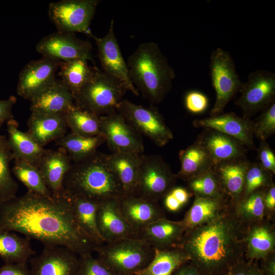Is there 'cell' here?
<instances>
[{
    "instance_id": "19",
    "label": "cell",
    "mask_w": 275,
    "mask_h": 275,
    "mask_svg": "<svg viewBox=\"0 0 275 275\" xmlns=\"http://www.w3.org/2000/svg\"><path fill=\"white\" fill-rule=\"evenodd\" d=\"M193 124L195 127L209 128L227 134L248 147H254L252 122L248 119L240 118L234 113L196 119Z\"/></svg>"
},
{
    "instance_id": "47",
    "label": "cell",
    "mask_w": 275,
    "mask_h": 275,
    "mask_svg": "<svg viewBox=\"0 0 275 275\" xmlns=\"http://www.w3.org/2000/svg\"><path fill=\"white\" fill-rule=\"evenodd\" d=\"M16 100V97L12 95L7 99L0 100V131L5 122L14 119L12 108Z\"/></svg>"
},
{
    "instance_id": "12",
    "label": "cell",
    "mask_w": 275,
    "mask_h": 275,
    "mask_svg": "<svg viewBox=\"0 0 275 275\" xmlns=\"http://www.w3.org/2000/svg\"><path fill=\"white\" fill-rule=\"evenodd\" d=\"M36 49L44 57L58 61L81 59L94 62L90 42L73 33L57 31L47 35L37 44Z\"/></svg>"
},
{
    "instance_id": "36",
    "label": "cell",
    "mask_w": 275,
    "mask_h": 275,
    "mask_svg": "<svg viewBox=\"0 0 275 275\" xmlns=\"http://www.w3.org/2000/svg\"><path fill=\"white\" fill-rule=\"evenodd\" d=\"M245 244L248 258L264 259L269 256L274 249V233L268 226L255 227L246 235Z\"/></svg>"
},
{
    "instance_id": "14",
    "label": "cell",
    "mask_w": 275,
    "mask_h": 275,
    "mask_svg": "<svg viewBox=\"0 0 275 275\" xmlns=\"http://www.w3.org/2000/svg\"><path fill=\"white\" fill-rule=\"evenodd\" d=\"M91 37L97 46L99 60L103 71L121 81L127 91L135 96L140 93L134 86L129 76L127 63L125 61L114 31V20L111 21L106 34L99 38Z\"/></svg>"
},
{
    "instance_id": "42",
    "label": "cell",
    "mask_w": 275,
    "mask_h": 275,
    "mask_svg": "<svg viewBox=\"0 0 275 275\" xmlns=\"http://www.w3.org/2000/svg\"><path fill=\"white\" fill-rule=\"evenodd\" d=\"M268 173L258 163H250L245 179V195H250L265 184Z\"/></svg>"
},
{
    "instance_id": "3",
    "label": "cell",
    "mask_w": 275,
    "mask_h": 275,
    "mask_svg": "<svg viewBox=\"0 0 275 275\" xmlns=\"http://www.w3.org/2000/svg\"><path fill=\"white\" fill-rule=\"evenodd\" d=\"M131 80L139 93L152 103H159L170 91L174 70L153 42L141 43L128 58Z\"/></svg>"
},
{
    "instance_id": "48",
    "label": "cell",
    "mask_w": 275,
    "mask_h": 275,
    "mask_svg": "<svg viewBox=\"0 0 275 275\" xmlns=\"http://www.w3.org/2000/svg\"><path fill=\"white\" fill-rule=\"evenodd\" d=\"M0 275H30V271L26 263H4Z\"/></svg>"
},
{
    "instance_id": "39",
    "label": "cell",
    "mask_w": 275,
    "mask_h": 275,
    "mask_svg": "<svg viewBox=\"0 0 275 275\" xmlns=\"http://www.w3.org/2000/svg\"><path fill=\"white\" fill-rule=\"evenodd\" d=\"M189 187L196 196L221 198L223 188L213 167L188 180Z\"/></svg>"
},
{
    "instance_id": "45",
    "label": "cell",
    "mask_w": 275,
    "mask_h": 275,
    "mask_svg": "<svg viewBox=\"0 0 275 275\" xmlns=\"http://www.w3.org/2000/svg\"><path fill=\"white\" fill-rule=\"evenodd\" d=\"M258 163L266 171L275 173V155L265 141H261L258 150Z\"/></svg>"
},
{
    "instance_id": "34",
    "label": "cell",
    "mask_w": 275,
    "mask_h": 275,
    "mask_svg": "<svg viewBox=\"0 0 275 275\" xmlns=\"http://www.w3.org/2000/svg\"><path fill=\"white\" fill-rule=\"evenodd\" d=\"M220 198L196 196L183 219L180 221L185 231L210 221L219 213Z\"/></svg>"
},
{
    "instance_id": "27",
    "label": "cell",
    "mask_w": 275,
    "mask_h": 275,
    "mask_svg": "<svg viewBox=\"0 0 275 275\" xmlns=\"http://www.w3.org/2000/svg\"><path fill=\"white\" fill-rule=\"evenodd\" d=\"M65 193L74 217L82 231L97 245L104 243L97 225V211L99 203L80 196Z\"/></svg>"
},
{
    "instance_id": "30",
    "label": "cell",
    "mask_w": 275,
    "mask_h": 275,
    "mask_svg": "<svg viewBox=\"0 0 275 275\" xmlns=\"http://www.w3.org/2000/svg\"><path fill=\"white\" fill-rule=\"evenodd\" d=\"M189 261L188 256L180 248L155 249L151 262L134 274L172 275L180 267Z\"/></svg>"
},
{
    "instance_id": "21",
    "label": "cell",
    "mask_w": 275,
    "mask_h": 275,
    "mask_svg": "<svg viewBox=\"0 0 275 275\" xmlns=\"http://www.w3.org/2000/svg\"><path fill=\"white\" fill-rule=\"evenodd\" d=\"M28 127V133L44 147L63 138L66 134L67 126L65 114L31 112Z\"/></svg>"
},
{
    "instance_id": "10",
    "label": "cell",
    "mask_w": 275,
    "mask_h": 275,
    "mask_svg": "<svg viewBox=\"0 0 275 275\" xmlns=\"http://www.w3.org/2000/svg\"><path fill=\"white\" fill-rule=\"evenodd\" d=\"M177 178L160 156L141 154L138 195L158 203L174 187Z\"/></svg>"
},
{
    "instance_id": "2",
    "label": "cell",
    "mask_w": 275,
    "mask_h": 275,
    "mask_svg": "<svg viewBox=\"0 0 275 275\" xmlns=\"http://www.w3.org/2000/svg\"><path fill=\"white\" fill-rule=\"evenodd\" d=\"M246 234L232 213H219L210 221L186 230L178 248L202 275H226L242 260Z\"/></svg>"
},
{
    "instance_id": "31",
    "label": "cell",
    "mask_w": 275,
    "mask_h": 275,
    "mask_svg": "<svg viewBox=\"0 0 275 275\" xmlns=\"http://www.w3.org/2000/svg\"><path fill=\"white\" fill-rule=\"evenodd\" d=\"M35 254L30 239L0 230V257L5 263H26Z\"/></svg>"
},
{
    "instance_id": "49",
    "label": "cell",
    "mask_w": 275,
    "mask_h": 275,
    "mask_svg": "<svg viewBox=\"0 0 275 275\" xmlns=\"http://www.w3.org/2000/svg\"><path fill=\"white\" fill-rule=\"evenodd\" d=\"M170 193L182 206L187 203L190 197V194L186 189L181 187H173Z\"/></svg>"
},
{
    "instance_id": "37",
    "label": "cell",
    "mask_w": 275,
    "mask_h": 275,
    "mask_svg": "<svg viewBox=\"0 0 275 275\" xmlns=\"http://www.w3.org/2000/svg\"><path fill=\"white\" fill-rule=\"evenodd\" d=\"M11 171L16 178L27 188V191L43 197H52L37 167L22 160H15Z\"/></svg>"
},
{
    "instance_id": "50",
    "label": "cell",
    "mask_w": 275,
    "mask_h": 275,
    "mask_svg": "<svg viewBox=\"0 0 275 275\" xmlns=\"http://www.w3.org/2000/svg\"><path fill=\"white\" fill-rule=\"evenodd\" d=\"M164 205L166 207L171 211H177L182 205L169 192L164 197Z\"/></svg>"
},
{
    "instance_id": "15",
    "label": "cell",
    "mask_w": 275,
    "mask_h": 275,
    "mask_svg": "<svg viewBox=\"0 0 275 275\" xmlns=\"http://www.w3.org/2000/svg\"><path fill=\"white\" fill-rule=\"evenodd\" d=\"M30 260V275H78L79 256L64 246H44Z\"/></svg>"
},
{
    "instance_id": "46",
    "label": "cell",
    "mask_w": 275,
    "mask_h": 275,
    "mask_svg": "<svg viewBox=\"0 0 275 275\" xmlns=\"http://www.w3.org/2000/svg\"><path fill=\"white\" fill-rule=\"evenodd\" d=\"M226 275H265L258 266L252 262L241 260L233 267Z\"/></svg>"
},
{
    "instance_id": "38",
    "label": "cell",
    "mask_w": 275,
    "mask_h": 275,
    "mask_svg": "<svg viewBox=\"0 0 275 275\" xmlns=\"http://www.w3.org/2000/svg\"><path fill=\"white\" fill-rule=\"evenodd\" d=\"M67 126L71 132L84 136L102 135L100 116L74 105L65 114Z\"/></svg>"
},
{
    "instance_id": "24",
    "label": "cell",
    "mask_w": 275,
    "mask_h": 275,
    "mask_svg": "<svg viewBox=\"0 0 275 275\" xmlns=\"http://www.w3.org/2000/svg\"><path fill=\"white\" fill-rule=\"evenodd\" d=\"M207 129L198 141L207 149L214 164L244 158V145L236 139L213 129Z\"/></svg>"
},
{
    "instance_id": "26",
    "label": "cell",
    "mask_w": 275,
    "mask_h": 275,
    "mask_svg": "<svg viewBox=\"0 0 275 275\" xmlns=\"http://www.w3.org/2000/svg\"><path fill=\"white\" fill-rule=\"evenodd\" d=\"M141 154L120 152L107 155L108 162L122 185L123 196L139 195Z\"/></svg>"
},
{
    "instance_id": "23",
    "label": "cell",
    "mask_w": 275,
    "mask_h": 275,
    "mask_svg": "<svg viewBox=\"0 0 275 275\" xmlns=\"http://www.w3.org/2000/svg\"><path fill=\"white\" fill-rule=\"evenodd\" d=\"M31 112L65 114L74 105L73 95L61 80H56L30 101Z\"/></svg>"
},
{
    "instance_id": "17",
    "label": "cell",
    "mask_w": 275,
    "mask_h": 275,
    "mask_svg": "<svg viewBox=\"0 0 275 275\" xmlns=\"http://www.w3.org/2000/svg\"><path fill=\"white\" fill-rule=\"evenodd\" d=\"M96 218L98 229L105 243L138 238L121 212L119 198H111L100 202Z\"/></svg>"
},
{
    "instance_id": "54",
    "label": "cell",
    "mask_w": 275,
    "mask_h": 275,
    "mask_svg": "<svg viewBox=\"0 0 275 275\" xmlns=\"http://www.w3.org/2000/svg\"><path fill=\"white\" fill-rule=\"evenodd\" d=\"M129 275H135V274H129Z\"/></svg>"
},
{
    "instance_id": "51",
    "label": "cell",
    "mask_w": 275,
    "mask_h": 275,
    "mask_svg": "<svg viewBox=\"0 0 275 275\" xmlns=\"http://www.w3.org/2000/svg\"><path fill=\"white\" fill-rule=\"evenodd\" d=\"M172 275H202L190 264H185L177 269Z\"/></svg>"
},
{
    "instance_id": "22",
    "label": "cell",
    "mask_w": 275,
    "mask_h": 275,
    "mask_svg": "<svg viewBox=\"0 0 275 275\" xmlns=\"http://www.w3.org/2000/svg\"><path fill=\"white\" fill-rule=\"evenodd\" d=\"M185 232L180 222L163 218L151 223L141 231L138 238L154 249H170L178 248Z\"/></svg>"
},
{
    "instance_id": "41",
    "label": "cell",
    "mask_w": 275,
    "mask_h": 275,
    "mask_svg": "<svg viewBox=\"0 0 275 275\" xmlns=\"http://www.w3.org/2000/svg\"><path fill=\"white\" fill-rule=\"evenodd\" d=\"M246 196L240 207L244 216L253 219L261 218L265 207L264 194L262 191L256 190Z\"/></svg>"
},
{
    "instance_id": "43",
    "label": "cell",
    "mask_w": 275,
    "mask_h": 275,
    "mask_svg": "<svg viewBox=\"0 0 275 275\" xmlns=\"http://www.w3.org/2000/svg\"><path fill=\"white\" fill-rule=\"evenodd\" d=\"M79 258L78 275H115L97 258H94L92 253L82 254Z\"/></svg>"
},
{
    "instance_id": "11",
    "label": "cell",
    "mask_w": 275,
    "mask_h": 275,
    "mask_svg": "<svg viewBox=\"0 0 275 275\" xmlns=\"http://www.w3.org/2000/svg\"><path fill=\"white\" fill-rule=\"evenodd\" d=\"M240 92L235 104L241 109L243 118L248 119L274 101V73L264 70L251 72L242 82Z\"/></svg>"
},
{
    "instance_id": "1",
    "label": "cell",
    "mask_w": 275,
    "mask_h": 275,
    "mask_svg": "<svg viewBox=\"0 0 275 275\" xmlns=\"http://www.w3.org/2000/svg\"><path fill=\"white\" fill-rule=\"evenodd\" d=\"M0 230L18 232L44 246H64L79 256L98 245L78 224L66 193L46 197L27 191L3 203Z\"/></svg>"
},
{
    "instance_id": "44",
    "label": "cell",
    "mask_w": 275,
    "mask_h": 275,
    "mask_svg": "<svg viewBox=\"0 0 275 275\" xmlns=\"http://www.w3.org/2000/svg\"><path fill=\"white\" fill-rule=\"evenodd\" d=\"M184 102L187 109L194 114H200L204 112L209 104L207 97L198 91L188 92L185 95Z\"/></svg>"
},
{
    "instance_id": "28",
    "label": "cell",
    "mask_w": 275,
    "mask_h": 275,
    "mask_svg": "<svg viewBox=\"0 0 275 275\" xmlns=\"http://www.w3.org/2000/svg\"><path fill=\"white\" fill-rule=\"evenodd\" d=\"M180 169L177 177L188 180L214 166L207 149L198 141L179 153Z\"/></svg>"
},
{
    "instance_id": "32",
    "label": "cell",
    "mask_w": 275,
    "mask_h": 275,
    "mask_svg": "<svg viewBox=\"0 0 275 275\" xmlns=\"http://www.w3.org/2000/svg\"><path fill=\"white\" fill-rule=\"evenodd\" d=\"M104 142L102 135L88 136L70 132L56 141V145L64 149L71 160L76 163L93 155Z\"/></svg>"
},
{
    "instance_id": "5",
    "label": "cell",
    "mask_w": 275,
    "mask_h": 275,
    "mask_svg": "<svg viewBox=\"0 0 275 275\" xmlns=\"http://www.w3.org/2000/svg\"><path fill=\"white\" fill-rule=\"evenodd\" d=\"M97 259L115 275H129L146 267L155 249L139 238H127L96 246Z\"/></svg>"
},
{
    "instance_id": "20",
    "label": "cell",
    "mask_w": 275,
    "mask_h": 275,
    "mask_svg": "<svg viewBox=\"0 0 275 275\" xmlns=\"http://www.w3.org/2000/svg\"><path fill=\"white\" fill-rule=\"evenodd\" d=\"M71 166L66 151L61 147L57 150L47 149L42 156L38 168L53 197L64 195L63 181Z\"/></svg>"
},
{
    "instance_id": "9",
    "label": "cell",
    "mask_w": 275,
    "mask_h": 275,
    "mask_svg": "<svg viewBox=\"0 0 275 275\" xmlns=\"http://www.w3.org/2000/svg\"><path fill=\"white\" fill-rule=\"evenodd\" d=\"M99 0H62L49 5L48 16L58 32L93 35L90 25Z\"/></svg>"
},
{
    "instance_id": "25",
    "label": "cell",
    "mask_w": 275,
    "mask_h": 275,
    "mask_svg": "<svg viewBox=\"0 0 275 275\" xmlns=\"http://www.w3.org/2000/svg\"><path fill=\"white\" fill-rule=\"evenodd\" d=\"M18 127L14 119L7 122V141L14 160H22L38 167L47 149L40 146L28 132L21 131Z\"/></svg>"
},
{
    "instance_id": "35",
    "label": "cell",
    "mask_w": 275,
    "mask_h": 275,
    "mask_svg": "<svg viewBox=\"0 0 275 275\" xmlns=\"http://www.w3.org/2000/svg\"><path fill=\"white\" fill-rule=\"evenodd\" d=\"M13 160L7 138L0 133V205L17 197L19 186L10 168Z\"/></svg>"
},
{
    "instance_id": "33",
    "label": "cell",
    "mask_w": 275,
    "mask_h": 275,
    "mask_svg": "<svg viewBox=\"0 0 275 275\" xmlns=\"http://www.w3.org/2000/svg\"><path fill=\"white\" fill-rule=\"evenodd\" d=\"M85 59L62 62L59 75L61 82L74 97L92 78L96 67H92Z\"/></svg>"
},
{
    "instance_id": "53",
    "label": "cell",
    "mask_w": 275,
    "mask_h": 275,
    "mask_svg": "<svg viewBox=\"0 0 275 275\" xmlns=\"http://www.w3.org/2000/svg\"><path fill=\"white\" fill-rule=\"evenodd\" d=\"M265 275H275V261L273 257H268L264 259L262 268Z\"/></svg>"
},
{
    "instance_id": "40",
    "label": "cell",
    "mask_w": 275,
    "mask_h": 275,
    "mask_svg": "<svg viewBox=\"0 0 275 275\" xmlns=\"http://www.w3.org/2000/svg\"><path fill=\"white\" fill-rule=\"evenodd\" d=\"M254 135L265 141L275 132V102L262 111L261 115L252 122Z\"/></svg>"
},
{
    "instance_id": "13",
    "label": "cell",
    "mask_w": 275,
    "mask_h": 275,
    "mask_svg": "<svg viewBox=\"0 0 275 275\" xmlns=\"http://www.w3.org/2000/svg\"><path fill=\"white\" fill-rule=\"evenodd\" d=\"M100 127L112 153L142 154L144 147L141 134L117 111L100 116Z\"/></svg>"
},
{
    "instance_id": "16",
    "label": "cell",
    "mask_w": 275,
    "mask_h": 275,
    "mask_svg": "<svg viewBox=\"0 0 275 275\" xmlns=\"http://www.w3.org/2000/svg\"><path fill=\"white\" fill-rule=\"evenodd\" d=\"M61 62L43 57L28 63L19 73L17 94L30 101L56 80Z\"/></svg>"
},
{
    "instance_id": "7",
    "label": "cell",
    "mask_w": 275,
    "mask_h": 275,
    "mask_svg": "<svg viewBox=\"0 0 275 275\" xmlns=\"http://www.w3.org/2000/svg\"><path fill=\"white\" fill-rule=\"evenodd\" d=\"M209 66L212 85L216 95L209 114L214 116L223 113L229 102L240 92L242 82L231 54L222 48L212 51Z\"/></svg>"
},
{
    "instance_id": "52",
    "label": "cell",
    "mask_w": 275,
    "mask_h": 275,
    "mask_svg": "<svg viewBox=\"0 0 275 275\" xmlns=\"http://www.w3.org/2000/svg\"><path fill=\"white\" fill-rule=\"evenodd\" d=\"M265 207L272 210L275 207V187L272 185L264 196Z\"/></svg>"
},
{
    "instance_id": "18",
    "label": "cell",
    "mask_w": 275,
    "mask_h": 275,
    "mask_svg": "<svg viewBox=\"0 0 275 275\" xmlns=\"http://www.w3.org/2000/svg\"><path fill=\"white\" fill-rule=\"evenodd\" d=\"M119 202L123 215L138 236L149 225L165 218L158 203L139 195L123 196Z\"/></svg>"
},
{
    "instance_id": "29",
    "label": "cell",
    "mask_w": 275,
    "mask_h": 275,
    "mask_svg": "<svg viewBox=\"0 0 275 275\" xmlns=\"http://www.w3.org/2000/svg\"><path fill=\"white\" fill-rule=\"evenodd\" d=\"M249 164V161L241 158L219 162L213 166L223 189L235 198L239 197L244 190Z\"/></svg>"
},
{
    "instance_id": "6",
    "label": "cell",
    "mask_w": 275,
    "mask_h": 275,
    "mask_svg": "<svg viewBox=\"0 0 275 275\" xmlns=\"http://www.w3.org/2000/svg\"><path fill=\"white\" fill-rule=\"evenodd\" d=\"M127 91L121 81L96 67L92 78L74 97V103L103 116L116 111Z\"/></svg>"
},
{
    "instance_id": "8",
    "label": "cell",
    "mask_w": 275,
    "mask_h": 275,
    "mask_svg": "<svg viewBox=\"0 0 275 275\" xmlns=\"http://www.w3.org/2000/svg\"><path fill=\"white\" fill-rule=\"evenodd\" d=\"M116 111L140 134L150 139L156 146L163 147L173 138V133L159 111L123 99Z\"/></svg>"
},
{
    "instance_id": "4",
    "label": "cell",
    "mask_w": 275,
    "mask_h": 275,
    "mask_svg": "<svg viewBox=\"0 0 275 275\" xmlns=\"http://www.w3.org/2000/svg\"><path fill=\"white\" fill-rule=\"evenodd\" d=\"M63 186L68 194L80 196L98 203L123 196L122 185L107 155L97 151L72 164L65 176Z\"/></svg>"
}]
</instances>
